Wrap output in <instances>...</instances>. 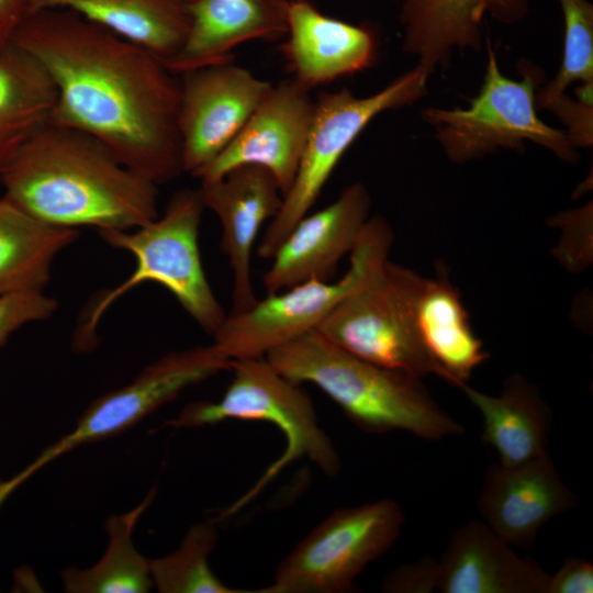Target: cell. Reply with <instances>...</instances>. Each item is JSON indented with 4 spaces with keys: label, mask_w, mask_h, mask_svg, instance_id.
I'll list each match as a JSON object with an SVG mask.
<instances>
[{
    "label": "cell",
    "mask_w": 593,
    "mask_h": 593,
    "mask_svg": "<svg viewBox=\"0 0 593 593\" xmlns=\"http://www.w3.org/2000/svg\"><path fill=\"white\" fill-rule=\"evenodd\" d=\"M12 43L35 57L53 80L51 122L96 137L156 184L183 174L179 77L164 60L63 9L30 12Z\"/></svg>",
    "instance_id": "cell-1"
},
{
    "label": "cell",
    "mask_w": 593,
    "mask_h": 593,
    "mask_svg": "<svg viewBox=\"0 0 593 593\" xmlns=\"http://www.w3.org/2000/svg\"><path fill=\"white\" fill-rule=\"evenodd\" d=\"M155 182L122 164L96 137L48 122L3 170V195L66 228L131 231L158 216Z\"/></svg>",
    "instance_id": "cell-2"
},
{
    "label": "cell",
    "mask_w": 593,
    "mask_h": 593,
    "mask_svg": "<svg viewBox=\"0 0 593 593\" xmlns=\"http://www.w3.org/2000/svg\"><path fill=\"white\" fill-rule=\"evenodd\" d=\"M265 358L287 379L322 390L360 429L370 434L407 432L440 440L463 426L432 398L421 379L367 362L311 331Z\"/></svg>",
    "instance_id": "cell-3"
},
{
    "label": "cell",
    "mask_w": 593,
    "mask_h": 593,
    "mask_svg": "<svg viewBox=\"0 0 593 593\" xmlns=\"http://www.w3.org/2000/svg\"><path fill=\"white\" fill-rule=\"evenodd\" d=\"M204 210L199 189L184 188L172 194L161 215L137 228L98 231L108 245L133 255L135 268L97 300L77 333V345L91 347L105 311L144 282L165 287L206 334H214L227 314L202 266L199 232Z\"/></svg>",
    "instance_id": "cell-4"
},
{
    "label": "cell",
    "mask_w": 593,
    "mask_h": 593,
    "mask_svg": "<svg viewBox=\"0 0 593 593\" xmlns=\"http://www.w3.org/2000/svg\"><path fill=\"white\" fill-rule=\"evenodd\" d=\"M233 378L217 401L188 404L164 427L188 428L227 419L265 421L277 426L286 438L283 452L266 469L256 484L222 516L235 513L256 496L277 474L303 457L327 477L340 471V458L318 424L313 402L305 390L276 370L265 357L234 359Z\"/></svg>",
    "instance_id": "cell-5"
},
{
    "label": "cell",
    "mask_w": 593,
    "mask_h": 593,
    "mask_svg": "<svg viewBox=\"0 0 593 593\" xmlns=\"http://www.w3.org/2000/svg\"><path fill=\"white\" fill-rule=\"evenodd\" d=\"M393 233L388 222L369 217L350 253V265L337 281L311 279L230 313L212 335L231 360L265 357L271 350L315 331L332 310L358 289L388 258Z\"/></svg>",
    "instance_id": "cell-6"
},
{
    "label": "cell",
    "mask_w": 593,
    "mask_h": 593,
    "mask_svg": "<svg viewBox=\"0 0 593 593\" xmlns=\"http://www.w3.org/2000/svg\"><path fill=\"white\" fill-rule=\"evenodd\" d=\"M430 75L416 65L368 97H356L347 88L317 96L294 181L257 246L260 258L271 259L293 226L309 213L340 158L365 127L380 113L421 98Z\"/></svg>",
    "instance_id": "cell-7"
},
{
    "label": "cell",
    "mask_w": 593,
    "mask_h": 593,
    "mask_svg": "<svg viewBox=\"0 0 593 593\" xmlns=\"http://www.w3.org/2000/svg\"><path fill=\"white\" fill-rule=\"evenodd\" d=\"M527 69V68H526ZM541 74L527 69L521 81L506 78L488 42V64L482 87L468 109L423 111L447 157L465 163L500 148L518 149L529 141L573 161L575 152L564 131L552 128L536 112V87Z\"/></svg>",
    "instance_id": "cell-8"
},
{
    "label": "cell",
    "mask_w": 593,
    "mask_h": 593,
    "mask_svg": "<svg viewBox=\"0 0 593 593\" xmlns=\"http://www.w3.org/2000/svg\"><path fill=\"white\" fill-rule=\"evenodd\" d=\"M418 278L415 271L387 259L315 331L383 369L418 379L437 376L413 322L412 302Z\"/></svg>",
    "instance_id": "cell-9"
},
{
    "label": "cell",
    "mask_w": 593,
    "mask_h": 593,
    "mask_svg": "<svg viewBox=\"0 0 593 593\" xmlns=\"http://www.w3.org/2000/svg\"><path fill=\"white\" fill-rule=\"evenodd\" d=\"M404 514L383 499L338 508L316 525L279 563L259 593H343L399 538Z\"/></svg>",
    "instance_id": "cell-10"
},
{
    "label": "cell",
    "mask_w": 593,
    "mask_h": 593,
    "mask_svg": "<svg viewBox=\"0 0 593 593\" xmlns=\"http://www.w3.org/2000/svg\"><path fill=\"white\" fill-rule=\"evenodd\" d=\"M231 362L213 343L167 353L128 384L93 401L76 426L10 479L9 486L14 490L44 466L81 445L126 430L187 388L230 370Z\"/></svg>",
    "instance_id": "cell-11"
},
{
    "label": "cell",
    "mask_w": 593,
    "mask_h": 593,
    "mask_svg": "<svg viewBox=\"0 0 593 593\" xmlns=\"http://www.w3.org/2000/svg\"><path fill=\"white\" fill-rule=\"evenodd\" d=\"M177 75L183 172L195 177L236 137L272 83L233 58Z\"/></svg>",
    "instance_id": "cell-12"
},
{
    "label": "cell",
    "mask_w": 593,
    "mask_h": 593,
    "mask_svg": "<svg viewBox=\"0 0 593 593\" xmlns=\"http://www.w3.org/2000/svg\"><path fill=\"white\" fill-rule=\"evenodd\" d=\"M315 101L295 80L272 85L228 146L197 176L222 177L242 165H258L277 179L284 197L296 176L311 128Z\"/></svg>",
    "instance_id": "cell-13"
},
{
    "label": "cell",
    "mask_w": 593,
    "mask_h": 593,
    "mask_svg": "<svg viewBox=\"0 0 593 593\" xmlns=\"http://www.w3.org/2000/svg\"><path fill=\"white\" fill-rule=\"evenodd\" d=\"M199 191L204 208L221 223V247L233 277L231 313L244 312L258 300L253 286L251 254L261 226L281 208L279 183L268 169L242 165L217 179L202 181Z\"/></svg>",
    "instance_id": "cell-14"
},
{
    "label": "cell",
    "mask_w": 593,
    "mask_h": 593,
    "mask_svg": "<svg viewBox=\"0 0 593 593\" xmlns=\"http://www.w3.org/2000/svg\"><path fill=\"white\" fill-rule=\"evenodd\" d=\"M370 195L355 182L325 208L304 215L289 232L262 276L268 293L306 280H329L338 262L354 249L369 220Z\"/></svg>",
    "instance_id": "cell-15"
},
{
    "label": "cell",
    "mask_w": 593,
    "mask_h": 593,
    "mask_svg": "<svg viewBox=\"0 0 593 593\" xmlns=\"http://www.w3.org/2000/svg\"><path fill=\"white\" fill-rule=\"evenodd\" d=\"M577 504L549 454L532 461L492 463L477 506L484 523L511 546L530 549L540 528Z\"/></svg>",
    "instance_id": "cell-16"
},
{
    "label": "cell",
    "mask_w": 593,
    "mask_h": 593,
    "mask_svg": "<svg viewBox=\"0 0 593 593\" xmlns=\"http://www.w3.org/2000/svg\"><path fill=\"white\" fill-rule=\"evenodd\" d=\"M281 51L292 79L311 90L370 67L377 40L367 26L331 18L309 0H290Z\"/></svg>",
    "instance_id": "cell-17"
},
{
    "label": "cell",
    "mask_w": 593,
    "mask_h": 593,
    "mask_svg": "<svg viewBox=\"0 0 593 593\" xmlns=\"http://www.w3.org/2000/svg\"><path fill=\"white\" fill-rule=\"evenodd\" d=\"M550 574L484 522L456 528L438 561L437 592L547 593Z\"/></svg>",
    "instance_id": "cell-18"
},
{
    "label": "cell",
    "mask_w": 593,
    "mask_h": 593,
    "mask_svg": "<svg viewBox=\"0 0 593 593\" xmlns=\"http://www.w3.org/2000/svg\"><path fill=\"white\" fill-rule=\"evenodd\" d=\"M399 3L403 49L430 74L455 48L479 49L485 14L504 24L521 21L529 0H393Z\"/></svg>",
    "instance_id": "cell-19"
},
{
    "label": "cell",
    "mask_w": 593,
    "mask_h": 593,
    "mask_svg": "<svg viewBox=\"0 0 593 593\" xmlns=\"http://www.w3.org/2000/svg\"><path fill=\"white\" fill-rule=\"evenodd\" d=\"M290 0H192L186 42L168 64L176 74L232 59L254 40L277 41L288 31Z\"/></svg>",
    "instance_id": "cell-20"
},
{
    "label": "cell",
    "mask_w": 593,
    "mask_h": 593,
    "mask_svg": "<svg viewBox=\"0 0 593 593\" xmlns=\"http://www.w3.org/2000/svg\"><path fill=\"white\" fill-rule=\"evenodd\" d=\"M414 327L437 377L460 388L489 357L474 334L458 290L439 267L432 279L419 276L412 302Z\"/></svg>",
    "instance_id": "cell-21"
},
{
    "label": "cell",
    "mask_w": 593,
    "mask_h": 593,
    "mask_svg": "<svg viewBox=\"0 0 593 593\" xmlns=\"http://www.w3.org/2000/svg\"><path fill=\"white\" fill-rule=\"evenodd\" d=\"M460 389L482 417V441L499 461L515 466L548 454L552 412L536 385L521 374L508 377L497 395L471 388Z\"/></svg>",
    "instance_id": "cell-22"
},
{
    "label": "cell",
    "mask_w": 593,
    "mask_h": 593,
    "mask_svg": "<svg viewBox=\"0 0 593 593\" xmlns=\"http://www.w3.org/2000/svg\"><path fill=\"white\" fill-rule=\"evenodd\" d=\"M41 9L72 11L144 47L167 66L182 48L190 25L183 0H32L30 12Z\"/></svg>",
    "instance_id": "cell-23"
},
{
    "label": "cell",
    "mask_w": 593,
    "mask_h": 593,
    "mask_svg": "<svg viewBox=\"0 0 593 593\" xmlns=\"http://www.w3.org/2000/svg\"><path fill=\"white\" fill-rule=\"evenodd\" d=\"M79 231L45 223L5 195L0 198V298L43 292L57 255Z\"/></svg>",
    "instance_id": "cell-24"
},
{
    "label": "cell",
    "mask_w": 593,
    "mask_h": 593,
    "mask_svg": "<svg viewBox=\"0 0 593 593\" xmlns=\"http://www.w3.org/2000/svg\"><path fill=\"white\" fill-rule=\"evenodd\" d=\"M55 102L53 80L35 57L13 43L0 52V188L8 163L51 121Z\"/></svg>",
    "instance_id": "cell-25"
},
{
    "label": "cell",
    "mask_w": 593,
    "mask_h": 593,
    "mask_svg": "<svg viewBox=\"0 0 593 593\" xmlns=\"http://www.w3.org/2000/svg\"><path fill=\"white\" fill-rule=\"evenodd\" d=\"M155 489L133 510L109 517V542L103 557L88 569L63 571V583L70 593H145L153 586L149 560L132 541L137 521L155 496Z\"/></svg>",
    "instance_id": "cell-26"
},
{
    "label": "cell",
    "mask_w": 593,
    "mask_h": 593,
    "mask_svg": "<svg viewBox=\"0 0 593 593\" xmlns=\"http://www.w3.org/2000/svg\"><path fill=\"white\" fill-rule=\"evenodd\" d=\"M212 522L198 523L174 552L149 560L153 585L160 593H243L231 588L212 571L209 556L217 542Z\"/></svg>",
    "instance_id": "cell-27"
},
{
    "label": "cell",
    "mask_w": 593,
    "mask_h": 593,
    "mask_svg": "<svg viewBox=\"0 0 593 593\" xmlns=\"http://www.w3.org/2000/svg\"><path fill=\"white\" fill-rule=\"evenodd\" d=\"M563 16V56L557 76L536 98L540 108L575 82L593 83V5L586 0H558Z\"/></svg>",
    "instance_id": "cell-28"
},
{
    "label": "cell",
    "mask_w": 593,
    "mask_h": 593,
    "mask_svg": "<svg viewBox=\"0 0 593 593\" xmlns=\"http://www.w3.org/2000/svg\"><path fill=\"white\" fill-rule=\"evenodd\" d=\"M57 302L44 292H26L0 298V347L19 328L49 318Z\"/></svg>",
    "instance_id": "cell-29"
},
{
    "label": "cell",
    "mask_w": 593,
    "mask_h": 593,
    "mask_svg": "<svg viewBox=\"0 0 593 593\" xmlns=\"http://www.w3.org/2000/svg\"><path fill=\"white\" fill-rule=\"evenodd\" d=\"M438 561L425 557L418 561L400 566L390 572L381 585L382 592L430 593L437 591Z\"/></svg>",
    "instance_id": "cell-30"
},
{
    "label": "cell",
    "mask_w": 593,
    "mask_h": 593,
    "mask_svg": "<svg viewBox=\"0 0 593 593\" xmlns=\"http://www.w3.org/2000/svg\"><path fill=\"white\" fill-rule=\"evenodd\" d=\"M547 108L566 124V134L573 147L592 145V104L570 100L564 93Z\"/></svg>",
    "instance_id": "cell-31"
},
{
    "label": "cell",
    "mask_w": 593,
    "mask_h": 593,
    "mask_svg": "<svg viewBox=\"0 0 593 593\" xmlns=\"http://www.w3.org/2000/svg\"><path fill=\"white\" fill-rule=\"evenodd\" d=\"M593 564L582 558L568 557L549 577L547 593H592Z\"/></svg>",
    "instance_id": "cell-32"
},
{
    "label": "cell",
    "mask_w": 593,
    "mask_h": 593,
    "mask_svg": "<svg viewBox=\"0 0 593 593\" xmlns=\"http://www.w3.org/2000/svg\"><path fill=\"white\" fill-rule=\"evenodd\" d=\"M32 0H0V52L12 44L13 37L30 12Z\"/></svg>",
    "instance_id": "cell-33"
},
{
    "label": "cell",
    "mask_w": 593,
    "mask_h": 593,
    "mask_svg": "<svg viewBox=\"0 0 593 593\" xmlns=\"http://www.w3.org/2000/svg\"><path fill=\"white\" fill-rule=\"evenodd\" d=\"M183 1L187 2V3H189V2L192 1V0H183Z\"/></svg>",
    "instance_id": "cell-34"
}]
</instances>
